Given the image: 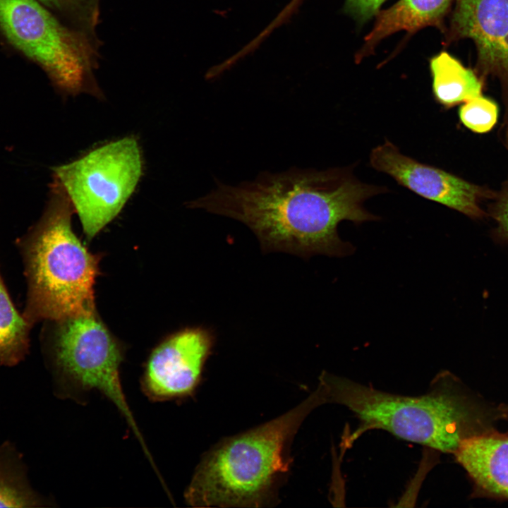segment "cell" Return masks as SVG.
I'll return each instance as SVG.
<instances>
[{
  "label": "cell",
  "instance_id": "cell-15",
  "mask_svg": "<svg viewBox=\"0 0 508 508\" xmlns=\"http://www.w3.org/2000/svg\"><path fill=\"white\" fill-rule=\"evenodd\" d=\"M30 323L16 309L0 274V364L13 367L28 353Z\"/></svg>",
  "mask_w": 508,
  "mask_h": 508
},
{
  "label": "cell",
  "instance_id": "cell-3",
  "mask_svg": "<svg viewBox=\"0 0 508 508\" xmlns=\"http://www.w3.org/2000/svg\"><path fill=\"white\" fill-rule=\"evenodd\" d=\"M73 213L65 190L52 177L44 212L24 245L28 292L23 315L31 324L95 313L99 258L73 232Z\"/></svg>",
  "mask_w": 508,
  "mask_h": 508
},
{
  "label": "cell",
  "instance_id": "cell-6",
  "mask_svg": "<svg viewBox=\"0 0 508 508\" xmlns=\"http://www.w3.org/2000/svg\"><path fill=\"white\" fill-rule=\"evenodd\" d=\"M0 28L38 64L65 96L104 95L93 76L94 50L84 33L61 24L37 0H0Z\"/></svg>",
  "mask_w": 508,
  "mask_h": 508
},
{
  "label": "cell",
  "instance_id": "cell-11",
  "mask_svg": "<svg viewBox=\"0 0 508 508\" xmlns=\"http://www.w3.org/2000/svg\"><path fill=\"white\" fill-rule=\"evenodd\" d=\"M454 454L479 488L508 498V435H470L461 441Z\"/></svg>",
  "mask_w": 508,
  "mask_h": 508
},
{
  "label": "cell",
  "instance_id": "cell-12",
  "mask_svg": "<svg viewBox=\"0 0 508 508\" xmlns=\"http://www.w3.org/2000/svg\"><path fill=\"white\" fill-rule=\"evenodd\" d=\"M454 0H399L393 6L380 11L375 24L364 39L356 55L359 62L368 56L382 40L399 31L414 34L426 27H435L443 33L445 21Z\"/></svg>",
  "mask_w": 508,
  "mask_h": 508
},
{
  "label": "cell",
  "instance_id": "cell-19",
  "mask_svg": "<svg viewBox=\"0 0 508 508\" xmlns=\"http://www.w3.org/2000/svg\"><path fill=\"white\" fill-rule=\"evenodd\" d=\"M495 198L491 214L497 223L499 233L508 239V180Z\"/></svg>",
  "mask_w": 508,
  "mask_h": 508
},
{
  "label": "cell",
  "instance_id": "cell-21",
  "mask_svg": "<svg viewBox=\"0 0 508 508\" xmlns=\"http://www.w3.org/2000/svg\"><path fill=\"white\" fill-rule=\"evenodd\" d=\"M504 411L506 412L507 416L508 417V406L504 409Z\"/></svg>",
  "mask_w": 508,
  "mask_h": 508
},
{
  "label": "cell",
  "instance_id": "cell-13",
  "mask_svg": "<svg viewBox=\"0 0 508 508\" xmlns=\"http://www.w3.org/2000/svg\"><path fill=\"white\" fill-rule=\"evenodd\" d=\"M430 71L434 97L447 109L483 95L484 79L446 51L430 59Z\"/></svg>",
  "mask_w": 508,
  "mask_h": 508
},
{
  "label": "cell",
  "instance_id": "cell-4",
  "mask_svg": "<svg viewBox=\"0 0 508 508\" xmlns=\"http://www.w3.org/2000/svg\"><path fill=\"white\" fill-rule=\"evenodd\" d=\"M325 404L344 406L359 421L349 439L379 429L444 453H452L470 433L471 413L453 377L441 373L426 393L417 396L383 392L346 377L322 372L319 377Z\"/></svg>",
  "mask_w": 508,
  "mask_h": 508
},
{
  "label": "cell",
  "instance_id": "cell-14",
  "mask_svg": "<svg viewBox=\"0 0 508 508\" xmlns=\"http://www.w3.org/2000/svg\"><path fill=\"white\" fill-rule=\"evenodd\" d=\"M32 487L23 454L10 441L0 444V507L37 508L49 505Z\"/></svg>",
  "mask_w": 508,
  "mask_h": 508
},
{
  "label": "cell",
  "instance_id": "cell-9",
  "mask_svg": "<svg viewBox=\"0 0 508 508\" xmlns=\"http://www.w3.org/2000/svg\"><path fill=\"white\" fill-rule=\"evenodd\" d=\"M214 344L213 332L196 327L173 334L150 353L141 378L149 399L163 401L191 395Z\"/></svg>",
  "mask_w": 508,
  "mask_h": 508
},
{
  "label": "cell",
  "instance_id": "cell-2",
  "mask_svg": "<svg viewBox=\"0 0 508 508\" xmlns=\"http://www.w3.org/2000/svg\"><path fill=\"white\" fill-rule=\"evenodd\" d=\"M322 405L315 389L281 416L226 439L198 464L185 492L193 507L265 505L291 464L288 448L308 414Z\"/></svg>",
  "mask_w": 508,
  "mask_h": 508
},
{
  "label": "cell",
  "instance_id": "cell-18",
  "mask_svg": "<svg viewBox=\"0 0 508 508\" xmlns=\"http://www.w3.org/2000/svg\"><path fill=\"white\" fill-rule=\"evenodd\" d=\"M386 0H346L345 11L358 22L365 23L380 11Z\"/></svg>",
  "mask_w": 508,
  "mask_h": 508
},
{
  "label": "cell",
  "instance_id": "cell-7",
  "mask_svg": "<svg viewBox=\"0 0 508 508\" xmlns=\"http://www.w3.org/2000/svg\"><path fill=\"white\" fill-rule=\"evenodd\" d=\"M143 153L135 135L100 144L53 168L90 240L110 223L132 196L143 174Z\"/></svg>",
  "mask_w": 508,
  "mask_h": 508
},
{
  "label": "cell",
  "instance_id": "cell-16",
  "mask_svg": "<svg viewBox=\"0 0 508 508\" xmlns=\"http://www.w3.org/2000/svg\"><path fill=\"white\" fill-rule=\"evenodd\" d=\"M499 116L497 104L483 95L461 104L459 117L462 124L476 133H485L496 125Z\"/></svg>",
  "mask_w": 508,
  "mask_h": 508
},
{
  "label": "cell",
  "instance_id": "cell-1",
  "mask_svg": "<svg viewBox=\"0 0 508 508\" xmlns=\"http://www.w3.org/2000/svg\"><path fill=\"white\" fill-rule=\"evenodd\" d=\"M216 183L187 206L242 222L257 236L263 253L284 252L306 259L353 253L355 248L338 234L339 224L379 219L363 202L387 190L361 182L350 168L292 167L280 173L262 171L235 186Z\"/></svg>",
  "mask_w": 508,
  "mask_h": 508
},
{
  "label": "cell",
  "instance_id": "cell-8",
  "mask_svg": "<svg viewBox=\"0 0 508 508\" xmlns=\"http://www.w3.org/2000/svg\"><path fill=\"white\" fill-rule=\"evenodd\" d=\"M445 44L471 40L476 47V72L499 82L504 104L502 126L508 135V0H454Z\"/></svg>",
  "mask_w": 508,
  "mask_h": 508
},
{
  "label": "cell",
  "instance_id": "cell-20",
  "mask_svg": "<svg viewBox=\"0 0 508 508\" xmlns=\"http://www.w3.org/2000/svg\"><path fill=\"white\" fill-rule=\"evenodd\" d=\"M303 0H291L284 9L277 16V20L281 23L289 21L291 17L297 11Z\"/></svg>",
  "mask_w": 508,
  "mask_h": 508
},
{
  "label": "cell",
  "instance_id": "cell-10",
  "mask_svg": "<svg viewBox=\"0 0 508 508\" xmlns=\"http://www.w3.org/2000/svg\"><path fill=\"white\" fill-rule=\"evenodd\" d=\"M370 163L377 171L389 175L399 184L420 196L473 219L485 215L481 202L495 196L493 192L483 186L403 155L387 140L372 150Z\"/></svg>",
  "mask_w": 508,
  "mask_h": 508
},
{
  "label": "cell",
  "instance_id": "cell-17",
  "mask_svg": "<svg viewBox=\"0 0 508 508\" xmlns=\"http://www.w3.org/2000/svg\"><path fill=\"white\" fill-rule=\"evenodd\" d=\"M49 6L68 13L77 23L92 29L97 18L98 0H37Z\"/></svg>",
  "mask_w": 508,
  "mask_h": 508
},
{
  "label": "cell",
  "instance_id": "cell-5",
  "mask_svg": "<svg viewBox=\"0 0 508 508\" xmlns=\"http://www.w3.org/2000/svg\"><path fill=\"white\" fill-rule=\"evenodd\" d=\"M57 322L52 343V369L58 394L72 397L97 390L125 418L148 459L152 457L123 393L121 346L96 314Z\"/></svg>",
  "mask_w": 508,
  "mask_h": 508
}]
</instances>
